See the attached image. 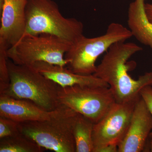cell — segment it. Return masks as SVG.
Returning <instances> with one entry per match:
<instances>
[{
    "label": "cell",
    "mask_w": 152,
    "mask_h": 152,
    "mask_svg": "<svg viewBox=\"0 0 152 152\" xmlns=\"http://www.w3.org/2000/svg\"><path fill=\"white\" fill-rule=\"evenodd\" d=\"M142 50V47L134 43L118 42L110 47L97 66L94 75L109 85L117 103L138 100L142 89L147 86H152V71L137 80L129 74L131 67L128 60Z\"/></svg>",
    "instance_id": "6da1fadb"
},
{
    "label": "cell",
    "mask_w": 152,
    "mask_h": 152,
    "mask_svg": "<svg viewBox=\"0 0 152 152\" xmlns=\"http://www.w3.org/2000/svg\"><path fill=\"white\" fill-rule=\"evenodd\" d=\"M7 64L10 84L0 94L30 101L48 111L55 110L59 107V85L32 66L16 64L9 58Z\"/></svg>",
    "instance_id": "7a4b0ae2"
},
{
    "label": "cell",
    "mask_w": 152,
    "mask_h": 152,
    "mask_svg": "<svg viewBox=\"0 0 152 152\" xmlns=\"http://www.w3.org/2000/svg\"><path fill=\"white\" fill-rule=\"evenodd\" d=\"M26 15L24 36L47 34L72 44L84 35L83 23L75 18L64 17L53 0H27Z\"/></svg>",
    "instance_id": "3957f363"
},
{
    "label": "cell",
    "mask_w": 152,
    "mask_h": 152,
    "mask_svg": "<svg viewBox=\"0 0 152 152\" xmlns=\"http://www.w3.org/2000/svg\"><path fill=\"white\" fill-rule=\"evenodd\" d=\"M61 105L58 113L50 118L19 123V130L44 149L56 152H75L73 130L78 113Z\"/></svg>",
    "instance_id": "277c9868"
},
{
    "label": "cell",
    "mask_w": 152,
    "mask_h": 152,
    "mask_svg": "<svg viewBox=\"0 0 152 152\" xmlns=\"http://www.w3.org/2000/svg\"><path fill=\"white\" fill-rule=\"evenodd\" d=\"M132 37L128 28L118 23L110 24L105 33L102 35L88 38L83 35L71 45L65 55L67 67L79 75H94L98 58L107 52L112 45L126 41Z\"/></svg>",
    "instance_id": "5b68a950"
},
{
    "label": "cell",
    "mask_w": 152,
    "mask_h": 152,
    "mask_svg": "<svg viewBox=\"0 0 152 152\" xmlns=\"http://www.w3.org/2000/svg\"><path fill=\"white\" fill-rule=\"evenodd\" d=\"M71 43L56 36L47 34L26 35L7 50L9 59L15 64L31 66L43 61L66 66V53Z\"/></svg>",
    "instance_id": "8992f818"
},
{
    "label": "cell",
    "mask_w": 152,
    "mask_h": 152,
    "mask_svg": "<svg viewBox=\"0 0 152 152\" xmlns=\"http://www.w3.org/2000/svg\"><path fill=\"white\" fill-rule=\"evenodd\" d=\"M58 100L60 105L67 107L94 124L103 118L116 102L109 87L79 85L60 87Z\"/></svg>",
    "instance_id": "52a82bcc"
},
{
    "label": "cell",
    "mask_w": 152,
    "mask_h": 152,
    "mask_svg": "<svg viewBox=\"0 0 152 152\" xmlns=\"http://www.w3.org/2000/svg\"><path fill=\"white\" fill-rule=\"evenodd\" d=\"M137 101L115 103L104 118L94 124L93 152H98L108 145L118 146L127 132Z\"/></svg>",
    "instance_id": "ba28073f"
},
{
    "label": "cell",
    "mask_w": 152,
    "mask_h": 152,
    "mask_svg": "<svg viewBox=\"0 0 152 152\" xmlns=\"http://www.w3.org/2000/svg\"><path fill=\"white\" fill-rule=\"evenodd\" d=\"M0 42L9 48L25 35L26 28V7L27 0H1Z\"/></svg>",
    "instance_id": "9c48e42d"
},
{
    "label": "cell",
    "mask_w": 152,
    "mask_h": 152,
    "mask_svg": "<svg viewBox=\"0 0 152 152\" xmlns=\"http://www.w3.org/2000/svg\"><path fill=\"white\" fill-rule=\"evenodd\" d=\"M152 131V117L141 97L136 102L130 124L118 152H141Z\"/></svg>",
    "instance_id": "30bf717a"
},
{
    "label": "cell",
    "mask_w": 152,
    "mask_h": 152,
    "mask_svg": "<svg viewBox=\"0 0 152 152\" xmlns=\"http://www.w3.org/2000/svg\"><path fill=\"white\" fill-rule=\"evenodd\" d=\"M61 106L55 110L48 111L30 101L0 94V116L19 123L50 118L58 113Z\"/></svg>",
    "instance_id": "8fae6325"
},
{
    "label": "cell",
    "mask_w": 152,
    "mask_h": 152,
    "mask_svg": "<svg viewBox=\"0 0 152 152\" xmlns=\"http://www.w3.org/2000/svg\"><path fill=\"white\" fill-rule=\"evenodd\" d=\"M31 66L45 77L63 88L75 85L109 87L107 83L94 75H79L72 72L65 66L43 61L37 62Z\"/></svg>",
    "instance_id": "7c38bea8"
},
{
    "label": "cell",
    "mask_w": 152,
    "mask_h": 152,
    "mask_svg": "<svg viewBox=\"0 0 152 152\" xmlns=\"http://www.w3.org/2000/svg\"><path fill=\"white\" fill-rule=\"evenodd\" d=\"M145 0H134L129 6L128 25L132 37L152 50V23L145 10Z\"/></svg>",
    "instance_id": "4fadbf2b"
},
{
    "label": "cell",
    "mask_w": 152,
    "mask_h": 152,
    "mask_svg": "<svg viewBox=\"0 0 152 152\" xmlns=\"http://www.w3.org/2000/svg\"><path fill=\"white\" fill-rule=\"evenodd\" d=\"M94 124L78 113L73 126L76 152H93V132Z\"/></svg>",
    "instance_id": "5bb4252c"
},
{
    "label": "cell",
    "mask_w": 152,
    "mask_h": 152,
    "mask_svg": "<svg viewBox=\"0 0 152 152\" xmlns=\"http://www.w3.org/2000/svg\"><path fill=\"white\" fill-rule=\"evenodd\" d=\"M43 149L34 140L20 132L0 139V152H42Z\"/></svg>",
    "instance_id": "9a60e30c"
},
{
    "label": "cell",
    "mask_w": 152,
    "mask_h": 152,
    "mask_svg": "<svg viewBox=\"0 0 152 152\" xmlns=\"http://www.w3.org/2000/svg\"><path fill=\"white\" fill-rule=\"evenodd\" d=\"M9 48L4 43L0 42V94L8 88L10 83L7 61Z\"/></svg>",
    "instance_id": "2e32d148"
},
{
    "label": "cell",
    "mask_w": 152,
    "mask_h": 152,
    "mask_svg": "<svg viewBox=\"0 0 152 152\" xmlns=\"http://www.w3.org/2000/svg\"><path fill=\"white\" fill-rule=\"evenodd\" d=\"M19 125V123L14 120L0 116V139L20 132Z\"/></svg>",
    "instance_id": "e0dca14e"
},
{
    "label": "cell",
    "mask_w": 152,
    "mask_h": 152,
    "mask_svg": "<svg viewBox=\"0 0 152 152\" xmlns=\"http://www.w3.org/2000/svg\"><path fill=\"white\" fill-rule=\"evenodd\" d=\"M140 95L143 99L152 117V86H147L142 89ZM150 137H152V131L150 134Z\"/></svg>",
    "instance_id": "ac0fdd59"
},
{
    "label": "cell",
    "mask_w": 152,
    "mask_h": 152,
    "mask_svg": "<svg viewBox=\"0 0 152 152\" xmlns=\"http://www.w3.org/2000/svg\"><path fill=\"white\" fill-rule=\"evenodd\" d=\"M118 152V146L110 145L104 147L99 150L98 152Z\"/></svg>",
    "instance_id": "d6986e66"
},
{
    "label": "cell",
    "mask_w": 152,
    "mask_h": 152,
    "mask_svg": "<svg viewBox=\"0 0 152 152\" xmlns=\"http://www.w3.org/2000/svg\"><path fill=\"white\" fill-rule=\"evenodd\" d=\"M145 10L148 19L152 23V4L145 3Z\"/></svg>",
    "instance_id": "ffe728a7"
},
{
    "label": "cell",
    "mask_w": 152,
    "mask_h": 152,
    "mask_svg": "<svg viewBox=\"0 0 152 152\" xmlns=\"http://www.w3.org/2000/svg\"><path fill=\"white\" fill-rule=\"evenodd\" d=\"M150 148L151 152H152V137H151V140L150 141Z\"/></svg>",
    "instance_id": "44dd1931"
},
{
    "label": "cell",
    "mask_w": 152,
    "mask_h": 152,
    "mask_svg": "<svg viewBox=\"0 0 152 152\" xmlns=\"http://www.w3.org/2000/svg\"><path fill=\"white\" fill-rule=\"evenodd\" d=\"M85 1H90V0H85Z\"/></svg>",
    "instance_id": "7402d4cb"
}]
</instances>
